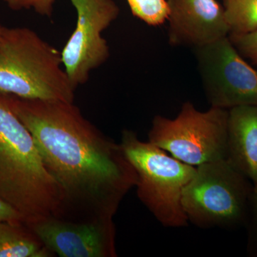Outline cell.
<instances>
[{
  "mask_svg": "<svg viewBox=\"0 0 257 257\" xmlns=\"http://www.w3.org/2000/svg\"><path fill=\"white\" fill-rule=\"evenodd\" d=\"M31 133L62 194L57 219H113L138 175L121 144L88 121L74 102L5 96Z\"/></svg>",
  "mask_w": 257,
  "mask_h": 257,
  "instance_id": "1",
  "label": "cell"
},
{
  "mask_svg": "<svg viewBox=\"0 0 257 257\" xmlns=\"http://www.w3.org/2000/svg\"><path fill=\"white\" fill-rule=\"evenodd\" d=\"M0 199L23 216L25 224L57 217L62 199L31 133L1 94Z\"/></svg>",
  "mask_w": 257,
  "mask_h": 257,
  "instance_id": "2",
  "label": "cell"
},
{
  "mask_svg": "<svg viewBox=\"0 0 257 257\" xmlns=\"http://www.w3.org/2000/svg\"><path fill=\"white\" fill-rule=\"evenodd\" d=\"M75 89L61 52L31 29L4 27L0 35V94L74 102Z\"/></svg>",
  "mask_w": 257,
  "mask_h": 257,
  "instance_id": "3",
  "label": "cell"
},
{
  "mask_svg": "<svg viewBox=\"0 0 257 257\" xmlns=\"http://www.w3.org/2000/svg\"><path fill=\"white\" fill-rule=\"evenodd\" d=\"M121 145L138 175L139 199L166 227H184L188 219L182 205L183 191L196 167L183 163L150 142L124 130Z\"/></svg>",
  "mask_w": 257,
  "mask_h": 257,
  "instance_id": "4",
  "label": "cell"
},
{
  "mask_svg": "<svg viewBox=\"0 0 257 257\" xmlns=\"http://www.w3.org/2000/svg\"><path fill=\"white\" fill-rule=\"evenodd\" d=\"M253 189L227 159L214 161L196 167L182 205L189 221L199 227H234L247 220Z\"/></svg>",
  "mask_w": 257,
  "mask_h": 257,
  "instance_id": "5",
  "label": "cell"
},
{
  "mask_svg": "<svg viewBox=\"0 0 257 257\" xmlns=\"http://www.w3.org/2000/svg\"><path fill=\"white\" fill-rule=\"evenodd\" d=\"M228 109L198 110L190 101L175 119L157 115L149 142L187 165L198 166L226 159Z\"/></svg>",
  "mask_w": 257,
  "mask_h": 257,
  "instance_id": "6",
  "label": "cell"
},
{
  "mask_svg": "<svg viewBox=\"0 0 257 257\" xmlns=\"http://www.w3.org/2000/svg\"><path fill=\"white\" fill-rule=\"evenodd\" d=\"M211 107L257 106V69L238 52L229 36L193 49Z\"/></svg>",
  "mask_w": 257,
  "mask_h": 257,
  "instance_id": "7",
  "label": "cell"
},
{
  "mask_svg": "<svg viewBox=\"0 0 257 257\" xmlns=\"http://www.w3.org/2000/svg\"><path fill=\"white\" fill-rule=\"evenodd\" d=\"M69 1L77 12V24L61 57L69 80L77 88L109 58V47L102 33L119 16V8L114 0Z\"/></svg>",
  "mask_w": 257,
  "mask_h": 257,
  "instance_id": "8",
  "label": "cell"
},
{
  "mask_svg": "<svg viewBox=\"0 0 257 257\" xmlns=\"http://www.w3.org/2000/svg\"><path fill=\"white\" fill-rule=\"evenodd\" d=\"M25 224L57 256H117L115 246L116 230L113 219L74 222L49 216Z\"/></svg>",
  "mask_w": 257,
  "mask_h": 257,
  "instance_id": "9",
  "label": "cell"
},
{
  "mask_svg": "<svg viewBox=\"0 0 257 257\" xmlns=\"http://www.w3.org/2000/svg\"><path fill=\"white\" fill-rule=\"evenodd\" d=\"M171 45L192 49L228 37L224 7L216 0H167Z\"/></svg>",
  "mask_w": 257,
  "mask_h": 257,
  "instance_id": "10",
  "label": "cell"
},
{
  "mask_svg": "<svg viewBox=\"0 0 257 257\" xmlns=\"http://www.w3.org/2000/svg\"><path fill=\"white\" fill-rule=\"evenodd\" d=\"M226 159L257 185V106H239L228 110Z\"/></svg>",
  "mask_w": 257,
  "mask_h": 257,
  "instance_id": "11",
  "label": "cell"
},
{
  "mask_svg": "<svg viewBox=\"0 0 257 257\" xmlns=\"http://www.w3.org/2000/svg\"><path fill=\"white\" fill-rule=\"evenodd\" d=\"M55 254L26 224L0 221V257H50Z\"/></svg>",
  "mask_w": 257,
  "mask_h": 257,
  "instance_id": "12",
  "label": "cell"
},
{
  "mask_svg": "<svg viewBox=\"0 0 257 257\" xmlns=\"http://www.w3.org/2000/svg\"><path fill=\"white\" fill-rule=\"evenodd\" d=\"M229 35H244L257 29V0H224Z\"/></svg>",
  "mask_w": 257,
  "mask_h": 257,
  "instance_id": "13",
  "label": "cell"
},
{
  "mask_svg": "<svg viewBox=\"0 0 257 257\" xmlns=\"http://www.w3.org/2000/svg\"><path fill=\"white\" fill-rule=\"evenodd\" d=\"M136 18L151 26L165 23L168 18L167 0H126Z\"/></svg>",
  "mask_w": 257,
  "mask_h": 257,
  "instance_id": "14",
  "label": "cell"
},
{
  "mask_svg": "<svg viewBox=\"0 0 257 257\" xmlns=\"http://www.w3.org/2000/svg\"><path fill=\"white\" fill-rule=\"evenodd\" d=\"M238 52L257 67V29L244 35H229Z\"/></svg>",
  "mask_w": 257,
  "mask_h": 257,
  "instance_id": "15",
  "label": "cell"
},
{
  "mask_svg": "<svg viewBox=\"0 0 257 257\" xmlns=\"http://www.w3.org/2000/svg\"><path fill=\"white\" fill-rule=\"evenodd\" d=\"M14 10H32L42 16L50 17L56 0H3Z\"/></svg>",
  "mask_w": 257,
  "mask_h": 257,
  "instance_id": "16",
  "label": "cell"
},
{
  "mask_svg": "<svg viewBox=\"0 0 257 257\" xmlns=\"http://www.w3.org/2000/svg\"><path fill=\"white\" fill-rule=\"evenodd\" d=\"M250 249L257 253V185L253 187L249 215Z\"/></svg>",
  "mask_w": 257,
  "mask_h": 257,
  "instance_id": "17",
  "label": "cell"
},
{
  "mask_svg": "<svg viewBox=\"0 0 257 257\" xmlns=\"http://www.w3.org/2000/svg\"><path fill=\"white\" fill-rule=\"evenodd\" d=\"M0 221H8L13 224H24L25 219L23 216L8 203L0 199Z\"/></svg>",
  "mask_w": 257,
  "mask_h": 257,
  "instance_id": "18",
  "label": "cell"
},
{
  "mask_svg": "<svg viewBox=\"0 0 257 257\" xmlns=\"http://www.w3.org/2000/svg\"><path fill=\"white\" fill-rule=\"evenodd\" d=\"M4 27L5 26H3V24H2L1 21H0V35H1V32L3 31Z\"/></svg>",
  "mask_w": 257,
  "mask_h": 257,
  "instance_id": "19",
  "label": "cell"
}]
</instances>
